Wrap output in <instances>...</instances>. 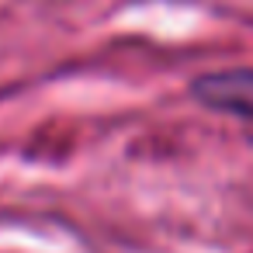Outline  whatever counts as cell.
Instances as JSON below:
<instances>
[{"instance_id":"6da1fadb","label":"cell","mask_w":253,"mask_h":253,"mask_svg":"<svg viewBox=\"0 0 253 253\" xmlns=\"http://www.w3.org/2000/svg\"><path fill=\"white\" fill-rule=\"evenodd\" d=\"M191 97L198 104H205L208 111H222V115L253 122V66L201 73L191 84Z\"/></svg>"}]
</instances>
